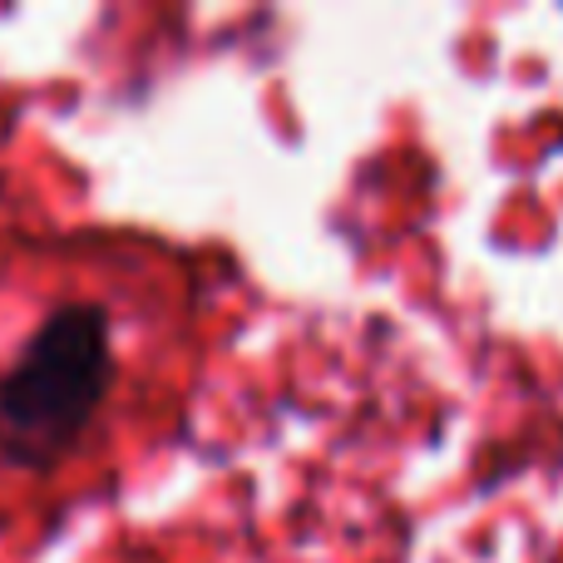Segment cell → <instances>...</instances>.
I'll use <instances>...</instances> for the list:
<instances>
[{
    "mask_svg": "<svg viewBox=\"0 0 563 563\" xmlns=\"http://www.w3.org/2000/svg\"><path fill=\"white\" fill-rule=\"evenodd\" d=\"M114 380L109 311L59 301L0 376V465L45 475L95 426Z\"/></svg>",
    "mask_w": 563,
    "mask_h": 563,
    "instance_id": "cell-1",
    "label": "cell"
}]
</instances>
